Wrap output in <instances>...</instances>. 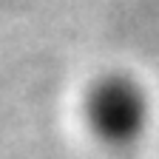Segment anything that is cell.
Here are the masks:
<instances>
[{
  "mask_svg": "<svg viewBox=\"0 0 159 159\" xmlns=\"http://www.w3.org/2000/svg\"><path fill=\"white\" fill-rule=\"evenodd\" d=\"M83 116L99 142L111 148H128L148 131L151 97L136 77L125 71H108L88 85Z\"/></svg>",
  "mask_w": 159,
  "mask_h": 159,
  "instance_id": "cell-1",
  "label": "cell"
}]
</instances>
